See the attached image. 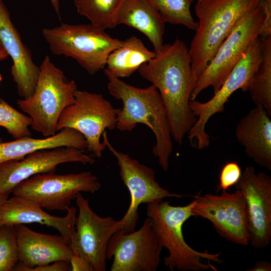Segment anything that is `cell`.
Wrapping results in <instances>:
<instances>
[{"label": "cell", "mask_w": 271, "mask_h": 271, "mask_svg": "<svg viewBox=\"0 0 271 271\" xmlns=\"http://www.w3.org/2000/svg\"><path fill=\"white\" fill-rule=\"evenodd\" d=\"M138 70L158 90L166 109L171 136L181 145L197 120L189 106L196 80L186 44L177 39L172 44L163 45L156 57Z\"/></svg>", "instance_id": "1"}, {"label": "cell", "mask_w": 271, "mask_h": 271, "mask_svg": "<svg viewBox=\"0 0 271 271\" xmlns=\"http://www.w3.org/2000/svg\"><path fill=\"white\" fill-rule=\"evenodd\" d=\"M104 73L108 80L110 94L122 102V107L117 113L116 128L121 131H130L138 123L148 126L156 137L152 153L167 172L173 144L166 109L158 90L153 85L145 88L129 85L107 68Z\"/></svg>", "instance_id": "2"}, {"label": "cell", "mask_w": 271, "mask_h": 271, "mask_svg": "<svg viewBox=\"0 0 271 271\" xmlns=\"http://www.w3.org/2000/svg\"><path fill=\"white\" fill-rule=\"evenodd\" d=\"M259 0H198L195 7L198 25L189 52L196 81L220 46L243 16Z\"/></svg>", "instance_id": "3"}, {"label": "cell", "mask_w": 271, "mask_h": 271, "mask_svg": "<svg viewBox=\"0 0 271 271\" xmlns=\"http://www.w3.org/2000/svg\"><path fill=\"white\" fill-rule=\"evenodd\" d=\"M194 201L185 206H172L168 201H161L147 204V215L151 218L153 227L163 247L169 254L164 259V264L171 271H200L216 268L209 262L205 264L202 259H206L220 264L223 259L220 258L221 252L211 253L207 250L197 251L185 241L182 232L184 223L193 216L192 209Z\"/></svg>", "instance_id": "4"}, {"label": "cell", "mask_w": 271, "mask_h": 271, "mask_svg": "<svg viewBox=\"0 0 271 271\" xmlns=\"http://www.w3.org/2000/svg\"><path fill=\"white\" fill-rule=\"evenodd\" d=\"M77 90L74 80H67L63 71L46 56L40 66V73L33 95L18 99L20 109L32 119L31 127L45 137L56 134L63 110L75 100Z\"/></svg>", "instance_id": "5"}, {"label": "cell", "mask_w": 271, "mask_h": 271, "mask_svg": "<svg viewBox=\"0 0 271 271\" xmlns=\"http://www.w3.org/2000/svg\"><path fill=\"white\" fill-rule=\"evenodd\" d=\"M42 34L54 55L75 59L90 75L103 69L109 55L123 43L91 24H62L44 29Z\"/></svg>", "instance_id": "6"}, {"label": "cell", "mask_w": 271, "mask_h": 271, "mask_svg": "<svg viewBox=\"0 0 271 271\" xmlns=\"http://www.w3.org/2000/svg\"><path fill=\"white\" fill-rule=\"evenodd\" d=\"M74 97V102L61 113L57 131L65 128L78 131L86 140V150L93 158H100L106 148L100 137L106 128H116L120 108H114L101 94L77 89Z\"/></svg>", "instance_id": "7"}, {"label": "cell", "mask_w": 271, "mask_h": 271, "mask_svg": "<svg viewBox=\"0 0 271 271\" xmlns=\"http://www.w3.org/2000/svg\"><path fill=\"white\" fill-rule=\"evenodd\" d=\"M264 16L263 10L258 5L243 16L198 78L191 100L195 99L209 86L212 87L214 94L217 92L244 53L259 37Z\"/></svg>", "instance_id": "8"}, {"label": "cell", "mask_w": 271, "mask_h": 271, "mask_svg": "<svg viewBox=\"0 0 271 271\" xmlns=\"http://www.w3.org/2000/svg\"><path fill=\"white\" fill-rule=\"evenodd\" d=\"M261 59V43L258 37L243 55L239 62L230 72L213 97L205 102L190 100L189 106L198 118L187 133L192 146L197 141V148L202 150L210 145L209 136L205 126L214 114L224 111V105L231 95L238 89L247 91L251 79L257 69Z\"/></svg>", "instance_id": "9"}, {"label": "cell", "mask_w": 271, "mask_h": 271, "mask_svg": "<svg viewBox=\"0 0 271 271\" xmlns=\"http://www.w3.org/2000/svg\"><path fill=\"white\" fill-rule=\"evenodd\" d=\"M101 186L98 178L91 171L65 175L48 173L22 181L12 193L30 199L49 211H67L78 193H94Z\"/></svg>", "instance_id": "10"}, {"label": "cell", "mask_w": 271, "mask_h": 271, "mask_svg": "<svg viewBox=\"0 0 271 271\" xmlns=\"http://www.w3.org/2000/svg\"><path fill=\"white\" fill-rule=\"evenodd\" d=\"M102 136L106 147L117 160L120 177L130 195L128 209L120 219V229L124 233H130L135 230L141 204L159 202L166 198H181L184 195L171 193L162 187L156 180V173L152 168L116 150L110 143L105 130Z\"/></svg>", "instance_id": "11"}, {"label": "cell", "mask_w": 271, "mask_h": 271, "mask_svg": "<svg viewBox=\"0 0 271 271\" xmlns=\"http://www.w3.org/2000/svg\"><path fill=\"white\" fill-rule=\"evenodd\" d=\"M162 246L147 217L142 227L126 233L121 230L110 237L106 258H113L111 271H156L161 261Z\"/></svg>", "instance_id": "12"}, {"label": "cell", "mask_w": 271, "mask_h": 271, "mask_svg": "<svg viewBox=\"0 0 271 271\" xmlns=\"http://www.w3.org/2000/svg\"><path fill=\"white\" fill-rule=\"evenodd\" d=\"M192 209L193 216L209 220L222 237L236 244L250 242L245 200L238 189L233 193L206 194L195 196Z\"/></svg>", "instance_id": "13"}, {"label": "cell", "mask_w": 271, "mask_h": 271, "mask_svg": "<svg viewBox=\"0 0 271 271\" xmlns=\"http://www.w3.org/2000/svg\"><path fill=\"white\" fill-rule=\"evenodd\" d=\"M75 199L79 212L69 245L74 253L83 256L90 262L94 271H105L108 242L111 236L121 228L122 222L110 216H98L81 192L77 194Z\"/></svg>", "instance_id": "14"}, {"label": "cell", "mask_w": 271, "mask_h": 271, "mask_svg": "<svg viewBox=\"0 0 271 271\" xmlns=\"http://www.w3.org/2000/svg\"><path fill=\"white\" fill-rule=\"evenodd\" d=\"M234 186L245 200L249 244L255 248L263 249L271 241V178L263 172L256 173L253 167L247 166Z\"/></svg>", "instance_id": "15"}, {"label": "cell", "mask_w": 271, "mask_h": 271, "mask_svg": "<svg viewBox=\"0 0 271 271\" xmlns=\"http://www.w3.org/2000/svg\"><path fill=\"white\" fill-rule=\"evenodd\" d=\"M85 150L64 147L37 151L24 159L0 164V193L11 194L22 181L39 174L55 173L57 167L67 163L93 165L95 160Z\"/></svg>", "instance_id": "16"}, {"label": "cell", "mask_w": 271, "mask_h": 271, "mask_svg": "<svg viewBox=\"0 0 271 271\" xmlns=\"http://www.w3.org/2000/svg\"><path fill=\"white\" fill-rule=\"evenodd\" d=\"M0 47L5 49L13 60L11 74L19 95L23 98L32 96L40 67L34 63L30 50L23 42L3 0H0Z\"/></svg>", "instance_id": "17"}, {"label": "cell", "mask_w": 271, "mask_h": 271, "mask_svg": "<svg viewBox=\"0 0 271 271\" xmlns=\"http://www.w3.org/2000/svg\"><path fill=\"white\" fill-rule=\"evenodd\" d=\"M77 209L72 206L64 217L51 215L35 202L13 195L0 205V227L38 223L56 229L68 245L75 230Z\"/></svg>", "instance_id": "18"}, {"label": "cell", "mask_w": 271, "mask_h": 271, "mask_svg": "<svg viewBox=\"0 0 271 271\" xmlns=\"http://www.w3.org/2000/svg\"><path fill=\"white\" fill-rule=\"evenodd\" d=\"M19 261L28 268L56 261H70L73 252L61 235L36 232L24 224L15 226Z\"/></svg>", "instance_id": "19"}, {"label": "cell", "mask_w": 271, "mask_h": 271, "mask_svg": "<svg viewBox=\"0 0 271 271\" xmlns=\"http://www.w3.org/2000/svg\"><path fill=\"white\" fill-rule=\"evenodd\" d=\"M266 111L256 106L238 123L235 136L245 153L259 166L271 170V120Z\"/></svg>", "instance_id": "20"}, {"label": "cell", "mask_w": 271, "mask_h": 271, "mask_svg": "<svg viewBox=\"0 0 271 271\" xmlns=\"http://www.w3.org/2000/svg\"><path fill=\"white\" fill-rule=\"evenodd\" d=\"M64 147L86 150L87 142L80 132L71 128H63L45 139L25 137L9 142H2L0 143V164L23 159L37 151Z\"/></svg>", "instance_id": "21"}, {"label": "cell", "mask_w": 271, "mask_h": 271, "mask_svg": "<svg viewBox=\"0 0 271 271\" xmlns=\"http://www.w3.org/2000/svg\"><path fill=\"white\" fill-rule=\"evenodd\" d=\"M117 24H124L145 34L158 53L163 46L165 22L149 0H124L119 9Z\"/></svg>", "instance_id": "22"}, {"label": "cell", "mask_w": 271, "mask_h": 271, "mask_svg": "<svg viewBox=\"0 0 271 271\" xmlns=\"http://www.w3.org/2000/svg\"><path fill=\"white\" fill-rule=\"evenodd\" d=\"M156 54L155 51H150L140 39L131 36L110 53L106 65L115 77H128L142 64L155 58Z\"/></svg>", "instance_id": "23"}, {"label": "cell", "mask_w": 271, "mask_h": 271, "mask_svg": "<svg viewBox=\"0 0 271 271\" xmlns=\"http://www.w3.org/2000/svg\"><path fill=\"white\" fill-rule=\"evenodd\" d=\"M260 39L261 61L251 79L247 91L256 106L262 107L270 116L271 36Z\"/></svg>", "instance_id": "24"}, {"label": "cell", "mask_w": 271, "mask_h": 271, "mask_svg": "<svg viewBox=\"0 0 271 271\" xmlns=\"http://www.w3.org/2000/svg\"><path fill=\"white\" fill-rule=\"evenodd\" d=\"M124 0H73L77 12L103 30L117 24V15Z\"/></svg>", "instance_id": "25"}, {"label": "cell", "mask_w": 271, "mask_h": 271, "mask_svg": "<svg viewBox=\"0 0 271 271\" xmlns=\"http://www.w3.org/2000/svg\"><path fill=\"white\" fill-rule=\"evenodd\" d=\"M156 7L165 23L182 25L195 31L198 23L193 19L190 7L195 0H149Z\"/></svg>", "instance_id": "26"}, {"label": "cell", "mask_w": 271, "mask_h": 271, "mask_svg": "<svg viewBox=\"0 0 271 271\" xmlns=\"http://www.w3.org/2000/svg\"><path fill=\"white\" fill-rule=\"evenodd\" d=\"M31 118L14 108L0 98V126L5 128L15 139L31 137Z\"/></svg>", "instance_id": "27"}, {"label": "cell", "mask_w": 271, "mask_h": 271, "mask_svg": "<svg viewBox=\"0 0 271 271\" xmlns=\"http://www.w3.org/2000/svg\"><path fill=\"white\" fill-rule=\"evenodd\" d=\"M19 261L15 226L0 227V271L12 270Z\"/></svg>", "instance_id": "28"}, {"label": "cell", "mask_w": 271, "mask_h": 271, "mask_svg": "<svg viewBox=\"0 0 271 271\" xmlns=\"http://www.w3.org/2000/svg\"><path fill=\"white\" fill-rule=\"evenodd\" d=\"M241 175V169L237 163L229 162L225 164L220 171L216 192L228 190L238 182Z\"/></svg>", "instance_id": "29"}, {"label": "cell", "mask_w": 271, "mask_h": 271, "mask_svg": "<svg viewBox=\"0 0 271 271\" xmlns=\"http://www.w3.org/2000/svg\"><path fill=\"white\" fill-rule=\"evenodd\" d=\"M12 270L15 271H68L71 270L70 262L67 261H56L50 264L28 268L25 264L18 261Z\"/></svg>", "instance_id": "30"}, {"label": "cell", "mask_w": 271, "mask_h": 271, "mask_svg": "<svg viewBox=\"0 0 271 271\" xmlns=\"http://www.w3.org/2000/svg\"><path fill=\"white\" fill-rule=\"evenodd\" d=\"M259 5L264 14L259 30V37L266 38L271 36V0H259Z\"/></svg>", "instance_id": "31"}, {"label": "cell", "mask_w": 271, "mask_h": 271, "mask_svg": "<svg viewBox=\"0 0 271 271\" xmlns=\"http://www.w3.org/2000/svg\"><path fill=\"white\" fill-rule=\"evenodd\" d=\"M69 262L71 271H94L90 262L79 254L73 253Z\"/></svg>", "instance_id": "32"}, {"label": "cell", "mask_w": 271, "mask_h": 271, "mask_svg": "<svg viewBox=\"0 0 271 271\" xmlns=\"http://www.w3.org/2000/svg\"><path fill=\"white\" fill-rule=\"evenodd\" d=\"M246 271H270L271 263L267 260L257 261L254 266L250 269H247Z\"/></svg>", "instance_id": "33"}, {"label": "cell", "mask_w": 271, "mask_h": 271, "mask_svg": "<svg viewBox=\"0 0 271 271\" xmlns=\"http://www.w3.org/2000/svg\"><path fill=\"white\" fill-rule=\"evenodd\" d=\"M50 2L59 18H60V4L59 0H50Z\"/></svg>", "instance_id": "34"}, {"label": "cell", "mask_w": 271, "mask_h": 271, "mask_svg": "<svg viewBox=\"0 0 271 271\" xmlns=\"http://www.w3.org/2000/svg\"><path fill=\"white\" fill-rule=\"evenodd\" d=\"M6 51L3 47H0V60H4L8 57Z\"/></svg>", "instance_id": "35"}, {"label": "cell", "mask_w": 271, "mask_h": 271, "mask_svg": "<svg viewBox=\"0 0 271 271\" xmlns=\"http://www.w3.org/2000/svg\"><path fill=\"white\" fill-rule=\"evenodd\" d=\"M10 195L7 193H0V205L9 197Z\"/></svg>", "instance_id": "36"}, {"label": "cell", "mask_w": 271, "mask_h": 271, "mask_svg": "<svg viewBox=\"0 0 271 271\" xmlns=\"http://www.w3.org/2000/svg\"><path fill=\"white\" fill-rule=\"evenodd\" d=\"M2 80V75L0 74V82Z\"/></svg>", "instance_id": "37"}, {"label": "cell", "mask_w": 271, "mask_h": 271, "mask_svg": "<svg viewBox=\"0 0 271 271\" xmlns=\"http://www.w3.org/2000/svg\"><path fill=\"white\" fill-rule=\"evenodd\" d=\"M2 142H3V141H2V139L0 138V143H2Z\"/></svg>", "instance_id": "38"}]
</instances>
